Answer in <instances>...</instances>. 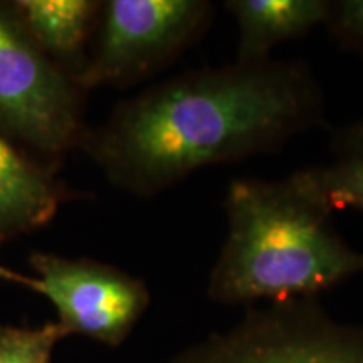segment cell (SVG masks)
Returning <instances> with one entry per match:
<instances>
[{"label":"cell","instance_id":"cell-1","mask_svg":"<svg viewBox=\"0 0 363 363\" xmlns=\"http://www.w3.org/2000/svg\"><path fill=\"white\" fill-rule=\"evenodd\" d=\"M320 125L325 96L310 66L234 61L123 99L79 148L111 185L148 199L201 169L278 152Z\"/></svg>","mask_w":363,"mask_h":363},{"label":"cell","instance_id":"cell-2","mask_svg":"<svg viewBox=\"0 0 363 363\" xmlns=\"http://www.w3.org/2000/svg\"><path fill=\"white\" fill-rule=\"evenodd\" d=\"M227 238L207 281L219 305L316 298L363 272V252L330 229V207L305 170L234 179L224 199Z\"/></svg>","mask_w":363,"mask_h":363},{"label":"cell","instance_id":"cell-3","mask_svg":"<svg viewBox=\"0 0 363 363\" xmlns=\"http://www.w3.org/2000/svg\"><path fill=\"white\" fill-rule=\"evenodd\" d=\"M84 94L34 44L11 2H0V133L59 167L88 130Z\"/></svg>","mask_w":363,"mask_h":363},{"label":"cell","instance_id":"cell-4","mask_svg":"<svg viewBox=\"0 0 363 363\" xmlns=\"http://www.w3.org/2000/svg\"><path fill=\"white\" fill-rule=\"evenodd\" d=\"M212 16L207 0L103 2L96 43L76 81L83 91L138 83L197 44Z\"/></svg>","mask_w":363,"mask_h":363},{"label":"cell","instance_id":"cell-5","mask_svg":"<svg viewBox=\"0 0 363 363\" xmlns=\"http://www.w3.org/2000/svg\"><path fill=\"white\" fill-rule=\"evenodd\" d=\"M170 363H363V326L340 323L316 298L267 303Z\"/></svg>","mask_w":363,"mask_h":363},{"label":"cell","instance_id":"cell-6","mask_svg":"<svg viewBox=\"0 0 363 363\" xmlns=\"http://www.w3.org/2000/svg\"><path fill=\"white\" fill-rule=\"evenodd\" d=\"M30 291L48 298L66 335H81L106 347L126 342L152 303L142 278L88 257L33 252Z\"/></svg>","mask_w":363,"mask_h":363},{"label":"cell","instance_id":"cell-7","mask_svg":"<svg viewBox=\"0 0 363 363\" xmlns=\"http://www.w3.org/2000/svg\"><path fill=\"white\" fill-rule=\"evenodd\" d=\"M83 197L57 177V167L0 133V244L43 229L62 203Z\"/></svg>","mask_w":363,"mask_h":363},{"label":"cell","instance_id":"cell-8","mask_svg":"<svg viewBox=\"0 0 363 363\" xmlns=\"http://www.w3.org/2000/svg\"><path fill=\"white\" fill-rule=\"evenodd\" d=\"M17 21L52 62L78 79L99 22L98 0H9ZM78 83V81H76Z\"/></svg>","mask_w":363,"mask_h":363},{"label":"cell","instance_id":"cell-9","mask_svg":"<svg viewBox=\"0 0 363 363\" xmlns=\"http://www.w3.org/2000/svg\"><path fill=\"white\" fill-rule=\"evenodd\" d=\"M238 26L235 62H261L286 40L303 38L325 24L328 0H229L224 4Z\"/></svg>","mask_w":363,"mask_h":363},{"label":"cell","instance_id":"cell-10","mask_svg":"<svg viewBox=\"0 0 363 363\" xmlns=\"http://www.w3.org/2000/svg\"><path fill=\"white\" fill-rule=\"evenodd\" d=\"M330 153L323 165L305 169L306 179L331 212H363V116L335 131Z\"/></svg>","mask_w":363,"mask_h":363},{"label":"cell","instance_id":"cell-11","mask_svg":"<svg viewBox=\"0 0 363 363\" xmlns=\"http://www.w3.org/2000/svg\"><path fill=\"white\" fill-rule=\"evenodd\" d=\"M66 337L56 321L40 326L0 323V363H52L54 348Z\"/></svg>","mask_w":363,"mask_h":363},{"label":"cell","instance_id":"cell-12","mask_svg":"<svg viewBox=\"0 0 363 363\" xmlns=\"http://www.w3.org/2000/svg\"><path fill=\"white\" fill-rule=\"evenodd\" d=\"M325 26L343 49L363 57V0L330 2Z\"/></svg>","mask_w":363,"mask_h":363},{"label":"cell","instance_id":"cell-13","mask_svg":"<svg viewBox=\"0 0 363 363\" xmlns=\"http://www.w3.org/2000/svg\"><path fill=\"white\" fill-rule=\"evenodd\" d=\"M0 281H4V283L19 284V286H24V288H29L30 276H26V274H22V272L12 271V269H9V267L0 264Z\"/></svg>","mask_w":363,"mask_h":363}]
</instances>
